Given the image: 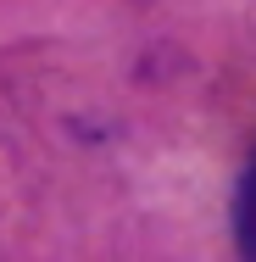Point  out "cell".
Masks as SVG:
<instances>
[{
	"instance_id": "cell-1",
	"label": "cell",
	"mask_w": 256,
	"mask_h": 262,
	"mask_svg": "<svg viewBox=\"0 0 256 262\" xmlns=\"http://www.w3.org/2000/svg\"><path fill=\"white\" fill-rule=\"evenodd\" d=\"M234 246H240V262H256V145L234 190Z\"/></svg>"
}]
</instances>
